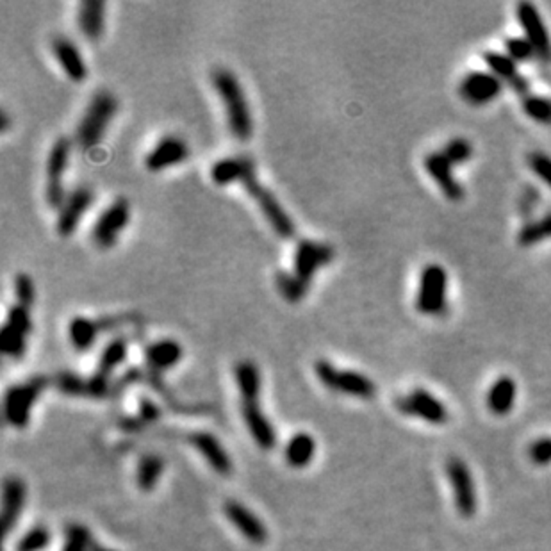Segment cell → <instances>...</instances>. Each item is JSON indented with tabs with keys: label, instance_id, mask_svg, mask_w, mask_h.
<instances>
[{
	"label": "cell",
	"instance_id": "6da1fadb",
	"mask_svg": "<svg viewBox=\"0 0 551 551\" xmlns=\"http://www.w3.org/2000/svg\"><path fill=\"white\" fill-rule=\"evenodd\" d=\"M336 250L332 245L314 239H300L293 253V270L277 271L275 285L282 298L289 303H300L309 293L312 278L322 268L334 261Z\"/></svg>",
	"mask_w": 551,
	"mask_h": 551
},
{
	"label": "cell",
	"instance_id": "7a4b0ae2",
	"mask_svg": "<svg viewBox=\"0 0 551 551\" xmlns=\"http://www.w3.org/2000/svg\"><path fill=\"white\" fill-rule=\"evenodd\" d=\"M211 84L222 100L230 134L239 141H246L252 138V113H250L245 89L238 81V77L227 68H216L211 72Z\"/></svg>",
	"mask_w": 551,
	"mask_h": 551
},
{
	"label": "cell",
	"instance_id": "3957f363",
	"mask_svg": "<svg viewBox=\"0 0 551 551\" xmlns=\"http://www.w3.org/2000/svg\"><path fill=\"white\" fill-rule=\"evenodd\" d=\"M116 111L118 99L107 89H99L92 97L75 131V141L82 152H89L102 143Z\"/></svg>",
	"mask_w": 551,
	"mask_h": 551
},
{
	"label": "cell",
	"instance_id": "277c9868",
	"mask_svg": "<svg viewBox=\"0 0 551 551\" xmlns=\"http://www.w3.org/2000/svg\"><path fill=\"white\" fill-rule=\"evenodd\" d=\"M241 186L245 187V191L250 195V198L256 202L261 214L270 223L271 230L277 234L278 238L289 239L295 236V223L289 218L288 211L282 207L280 202L277 200V197H275L266 186H263V182H261L259 177H257L256 168L250 170V172L243 177Z\"/></svg>",
	"mask_w": 551,
	"mask_h": 551
},
{
	"label": "cell",
	"instance_id": "5b68a950",
	"mask_svg": "<svg viewBox=\"0 0 551 551\" xmlns=\"http://www.w3.org/2000/svg\"><path fill=\"white\" fill-rule=\"evenodd\" d=\"M314 373L327 389L339 391L348 396L368 400L373 398L376 393L375 383L368 376L354 371V369H337L332 362L325 361V359L314 362Z\"/></svg>",
	"mask_w": 551,
	"mask_h": 551
},
{
	"label": "cell",
	"instance_id": "8992f818",
	"mask_svg": "<svg viewBox=\"0 0 551 551\" xmlns=\"http://www.w3.org/2000/svg\"><path fill=\"white\" fill-rule=\"evenodd\" d=\"M448 295V273L441 264L430 263L423 268L420 289L416 296V309L425 316H441L446 312Z\"/></svg>",
	"mask_w": 551,
	"mask_h": 551
},
{
	"label": "cell",
	"instance_id": "52a82bcc",
	"mask_svg": "<svg viewBox=\"0 0 551 551\" xmlns=\"http://www.w3.org/2000/svg\"><path fill=\"white\" fill-rule=\"evenodd\" d=\"M47 378L34 376L23 383H16L8 389L4 396V414L9 425L16 428L27 427L31 420V409L40 395L47 389Z\"/></svg>",
	"mask_w": 551,
	"mask_h": 551
},
{
	"label": "cell",
	"instance_id": "ba28073f",
	"mask_svg": "<svg viewBox=\"0 0 551 551\" xmlns=\"http://www.w3.org/2000/svg\"><path fill=\"white\" fill-rule=\"evenodd\" d=\"M70 150H72V141L65 136L55 139L52 143V148L47 157V182H45V200L50 209L59 211L66 200V191L62 186L65 172L68 168Z\"/></svg>",
	"mask_w": 551,
	"mask_h": 551
},
{
	"label": "cell",
	"instance_id": "9c48e42d",
	"mask_svg": "<svg viewBox=\"0 0 551 551\" xmlns=\"http://www.w3.org/2000/svg\"><path fill=\"white\" fill-rule=\"evenodd\" d=\"M131 222V204L127 198H116L97 218L92 229V241L99 250H109Z\"/></svg>",
	"mask_w": 551,
	"mask_h": 551
},
{
	"label": "cell",
	"instance_id": "30bf717a",
	"mask_svg": "<svg viewBox=\"0 0 551 551\" xmlns=\"http://www.w3.org/2000/svg\"><path fill=\"white\" fill-rule=\"evenodd\" d=\"M446 473H448L449 484H452L455 507L462 518H473L476 514V487L469 467L459 457H449L446 462Z\"/></svg>",
	"mask_w": 551,
	"mask_h": 551
},
{
	"label": "cell",
	"instance_id": "8fae6325",
	"mask_svg": "<svg viewBox=\"0 0 551 551\" xmlns=\"http://www.w3.org/2000/svg\"><path fill=\"white\" fill-rule=\"evenodd\" d=\"M396 409L405 416L420 418L434 425H442L448 421V409L439 402L432 393L425 389H414L413 393L396 398Z\"/></svg>",
	"mask_w": 551,
	"mask_h": 551
},
{
	"label": "cell",
	"instance_id": "7c38bea8",
	"mask_svg": "<svg viewBox=\"0 0 551 551\" xmlns=\"http://www.w3.org/2000/svg\"><path fill=\"white\" fill-rule=\"evenodd\" d=\"M190 157V146L175 134L163 136L145 156V168L152 173L165 172L173 166L182 165Z\"/></svg>",
	"mask_w": 551,
	"mask_h": 551
},
{
	"label": "cell",
	"instance_id": "4fadbf2b",
	"mask_svg": "<svg viewBox=\"0 0 551 551\" xmlns=\"http://www.w3.org/2000/svg\"><path fill=\"white\" fill-rule=\"evenodd\" d=\"M93 200H95V195L88 186H79L66 195V200L59 209L58 222H55V230L61 238H70L72 234H75L77 227L86 211L92 207Z\"/></svg>",
	"mask_w": 551,
	"mask_h": 551
},
{
	"label": "cell",
	"instance_id": "5bb4252c",
	"mask_svg": "<svg viewBox=\"0 0 551 551\" xmlns=\"http://www.w3.org/2000/svg\"><path fill=\"white\" fill-rule=\"evenodd\" d=\"M503 86L494 73L471 72L460 81L459 93L471 106H486L501 93Z\"/></svg>",
	"mask_w": 551,
	"mask_h": 551
},
{
	"label": "cell",
	"instance_id": "9a60e30c",
	"mask_svg": "<svg viewBox=\"0 0 551 551\" xmlns=\"http://www.w3.org/2000/svg\"><path fill=\"white\" fill-rule=\"evenodd\" d=\"M518 20L521 23L523 31H525V38L532 43V47L535 48L537 55H539L542 61L550 62L551 61V40L550 34H547L546 26H544L542 18H540V13L537 11V8L530 2H521L518 6Z\"/></svg>",
	"mask_w": 551,
	"mask_h": 551
},
{
	"label": "cell",
	"instance_id": "2e32d148",
	"mask_svg": "<svg viewBox=\"0 0 551 551\" xmlns=\"http://www.w3.org/2000/svg\"><path fill=\"white\" fill-rule=\"evenodd\" d=\"M52 54H54L55 61L59 62L65 75L68 77L72 82H84L88 79V66H86L84 59H82L81 50L73 43L70 38L66 36H55L52 38Z\"/></svg>",
	"mask_w": 551,
	"mask_h": 551
},
{
	"label": "cell",
	"instance_id": "e0dca14e",
	"mask_svg": "<svg viewBox=\"0 0 551 551\" xmlns=\"http://www.w3.org/2000/svg\"><path fill=\"white\" fill-rule=\"evenodd\" d=\"M118 322H120V320L114 318L93 320L86 318V316H73L68 322L70 344H72L77 351L92 350L99 334H102L106 329H113Z\"/></svg>",
	"mask_w": 551,
	"mask_h": 551
},
{
	"label": "cell",
	"instance_id": "ac0fdd59",
	"mask_svg": "<svg viewBox=\"0 0 551 551\" xmlns=\"http://www.w3.org/2000/svg\"><path fill=\"white\" fill-rule=\"evenodd\" d=\"M425 170H427L428 175L434 179V182L437 184L439 190L442 191L448 200L452 202H460L464 198V187L460 186L459 180L453 177L452 172V163L442 156V152H432L425 157Z\"/></svg>",
	"mask_w": 551,
	"mask_h": 551
},
{
	"label": "cell",
	"instance_id": "d6986e66",
	"mask_svg": "<svg viewBox=\"0 0 551 551\" xmlns=\"http://www.w3.org/2000/svg\"><path fill=\"white\" fill-rule=\"evenodd\" d=\"M241 413L249 432L256 439L257 444L263 449H271L277 444V434H275L273 425L264 416L263 409L259 405V398L241 400Z\"/></svg>",
	"mask_w": 551,
	"mask_h": 551
},
{
	"label": "cell",
	"instance_id": "ffe728a7",
	"mask_svg": "<svg viewBox=\"0 0 551 551\" xmlns=\"http://www.w3.org/2000/svg\"><path fill=\"white\" fill-rule=\"evenodd\" d=\"M225 515L229 518V521L232 523L250 542L253 544H263L266 542L268 539V532L266 526L263 525L259 518L253 514L252 511L245 507V505L238 503V501H227L225 507Z\"/></svg>",
	"mask_w": 551,
	"mask_h": 551
},
{
	"label": "cell",
	"instance_id": "44dd1931",
	"mask_svg": "<svg viewBox=\"0 0 551 551\" xmlns=\"http://www.w3.org/2000/svg\"><path fill=\"white\" fill-rule=\"evenodd\" d=\"M253 168H256V163L250 156H230L216 161L211 166L209 177L216 186L225 187L230 184H241L243 177Z\"/></svg>",
	"mask_w": 551,
	"mask_h": 551
},
{
	"label": "cell",
	"instance_id": "7402d4cb",
	"mask_svg": "<svg viewBox=\"0 0 551 551\" xmlns=\"http://www.w3.org/2000/svg\"><path fill=\"white\" fill-rule=\"evenodd\" d=\"M77 26L82 36L97 41L106 29V2L104 0H82L77 13Z\"/></svg>",
	"mask_w": 551,
	"mask_h": 551
},
{
	"label": "cell",
	"instance_id": "603a6c76",
	"mask_svg": "<svg viewBox=\"0 0 551 551\" xmlns=\"http://www.w3.org/2000/svg\"><path fill=\"white\" fill-rule=\"evenodd\" d=\"M26 503V484L20 479H8L4 482V493H2V530L4 533L11 532L16 525Z\"/></svg>",
	"mask_w": 551,
	"mask_h": 551
},
{
	"label": "cell",
	"instance_id": "cb8c5ba5",
	"mask_svg": "<svg viewBox=\"0 0 551 551\" xmlns=\"http://www.w3.org/2000/svg\"><path fill=\"white\" fill-rule=\"evenodd\" d=\"M482 58L484 61H486V65L491 68V72H493L500 81L507 82L514 92H528V81L518 72V65H515V61H512L508 55L500 54V52H484Z\"/></svg>",
	"mask_w": 551,
	"mask_h": 551
},
{
	"label": "cell",
	"instance_id": "d4e9b609",
	"mask_svg": "<svg viewBox=\"0 0 551 551\" xmlns=\"http://www.w3.org/2000/svg\"><path fill=\"white\" fill-rule=\"evenodd\" d=\"M190 442L205 457V460L218 471L219 475H230L232 460L214 435L207 434V432H195L191 434Z\"/></svg>",
	"mask_w": 551,
	"mask_h": 551
},
{
	"label": "cell",
	"instance_id": "484cf974",
	"mask_svg": "<svg viewBox=\"0 0 551 551\" xmlns=\"http://www.w3.org/2000/svg\"><path fill=\"white\" fill-rule=\"evenodd\" d=\"M182 359V347L175 339H159L145 348V361L152 371L159 373L177 366Z\"/></svg>",
	"mask_w": 551,
	"mask_h": 551
},
{
	"label": "cell",
	"instance_id": "4316f807",
	"mask_svg": "<svg viewBox=\"0 0 551 551\" xmlns=\"http://www.w3.org/2000/svg\"><path fill=\"white\" fill-rule=\"evenodd\" d=\"M515 395H518V386L515 380L511 376L503 375L491 386L487 393V407L496 416H507L515 403Z\"/></svg>",
	"mask_w": 551,
	"mask_h": 551
},
{
	"label": "cell",
	"instance_id": "83f0119b",
	"mask_svg": "<svg viewBox=\"0 0 551 551\" xmlns=\"http://www.w3.org/2000/svg\"><path fill=\"white\" fill-rule=\"evenodd\" d=\"M234 378L238 386L241 400L259 398L261 395V373L252 361H241L234 368Z\"/></svg>",
	"mask_w": 551,
	"mask_h": 551
},
{
	"label": "cell",
	"instance_id": "f1b7e54d",
	"mask_svg": "<svg viewBox=\"0 0 551 551\" xmlns=\"http://www.w3.org/2000/svg\"><path fill=\"white\" fill-rule=\"evenodd\" d=\"M316 452V441L309 434H296L285 446V460L293 467H305Z\"/></svg>",
	"mask_w": 551,
	"mask_h": 551
},
{
	"label": "cell",
	"instance_id": "f546056e",
	"mask_svg": "<svg viewBox=\"0 0 551 551\" xmlns=\"http://www.w3.org/2000/svg\"><path fill=\"white\" fill-rule=\"evenodd\" d=\"M129 351V344L124 337H116L111 343H107L104 347L102 354H100L99 359V368H97V373L102 376H107L109 378L111 373L125 361Z\"/></svg>",
	"mask_w": 551,
	"mask_h": 551
},
{
	"label": "cell",
	"instance_id": "4dcf8cb0",
	"mask_svg": "<svg viewBox=\"0 0 551 551\" xmlns=\"http://www.w3.org/2000/svg\"><path fill=\"white\" fill-rule=\"evenodd\" d=\"M551 238V212H547L542 218L530 222L519 230L518 243L521 246H535L539 243L546 241Z\"/></svg>",
	"mask_w": 551,
	"mask_h": 551
},
{
	"label": "cell",
	"instance_id": "1f68e13d",
	"mask_svg": "<svg viewBox=\"0 0 551 551\" xmlns=\"http://www.w3.org/2000/svg\"><path fill=\"white\" fill-rule=\"evenodd\" d=\"M163 473V460L156 455L143 457L138 467V486L141 491H152Z\"/></svg>",
	"mask_w": 551,
	"mask_h": 551
},
{
	"label": "cell",
	"instance_id": "d6a6232c",
	"mask_svg": "<svg viewBox=\"0 0 551 551\" xmlns=\"http://www.w3.org/2000/svg\"><path fill=\"white\" fill-rule=\"evenodd\" d=\"M27 350V336L26 334L18 332L16 329L9 325H2L0 330V351L6 355V357L11 359H20Z\"/></svg>",
	"mask_w": 551,
	"mask_h": 551
},
{
	"label": "cell",
	"instance_id": "836d02e7",
	"mask_svg": "<svg viewBox=\"0 0 551 551\" xmlns=\"http://www.w3.org/2000/svg\"><path fill=\"white\" fill-rule=\"evenodd\" d=\"M523 111L537 124H551V100L546 97L528 95L523 99Z\"/></svg>",
	"mask_w": 551,
	"mask_h": 551
},
{
	"label": "cell",
	"instance_id": "e575fe53",
	"mask_svg": "<svg viewBox=\"0 0 551 551\" xmlns=\"http://www.w3.org/2000/svg\"><path fill=\"white\" fill-rule=\"evenodd\" d=\"M441 152L452 165H464L473 156V145L466 138H453L446 143Z\"/></svg>",
	"mask_w": 551,
	"mask_h": 551
},
{
	"label": "cell",
	"instance_id": "d590c367",
	"mask_svg": "<svg viewBox=\"0 0 551 551\" xmlns=\"http://www.w3.org/2000/svg\"><path fill=\"white\" fill-rule=\"evenodd\" d=\"M13 291H15L16 303L33 309L34 298H36V289H34L33 278L27 273H16L13 278Z\"/></svg>",
	"mask_w": 551,
	"mask_h": 551
},
{
	"label": "cell",
	"instance_id": "8d00e7d4",
	"mask_svg": "<svg viewBox=\"0 0 551 551\" xmlns=\"http://www.w3.org/2000/svg\"><path fill=\"white\" fill-rule=\"evenodd\" d=\"M6 325L13 327L18 332L26 334L27 337L31 336V330H33V318H31V309L29 307H23L20 303H15V305L9 309L8 318H6Z\"/></svg>",
	"mask_w": 551,
	"mask_h": 551
},
{
	"label": "cell",
	"instance_id": "74e56055",
	"mask_svg": "<svg viewBox=\"0 0 551 551\" xmlns=\"http://www.w3.org/2000/svg\"><path fill=\"white\" fill-rule=\"evenodd\" d=\"M505 48H507V55L515 62H525L533 59V55H537L535 48L532 47L526 38H508L505 41Z\"/></svg>",
	"mask_w": 551,
	"mask_h": 551
},
{
	"label": "cell",
	"instance_id": "f35d334b",
	"mask_svg": "<svg viewBox=\"0 0 551 551\" xmlns=\"http://www.w3.org/2000/svg\"><path fill=\"white\" fill-rule=\"evenodd\" d=\"M50 542V533H48L47 528L43 526H38V528L31 530L29 533L20 539L18 546H16V551H41L43 547L48 546Z\"/></svg>",
	"mask_w": 551,
	"mask_h": 551
},
{
	"label": "cell",
	"instance_id": "ab89813d",
	"mask_svg": "<svg viewBox=\"0 0 551 551\" xmlns=\"http://www.w3.org/2000/svg\"><path fill=\"white\" fill-rule=\"evenodd\" d=\"M55 382L65 395L88 396V380H82L81 376L73 375V373H59Z\"/></svg>",
	"mask_w": 551,
	"mask_h": 551
},
{
	"label": "cell",
	"instance_id": "60d3db41",
	"mask_svg": "<svg viewBox=\"0 0 551 551\" xmlns=\"http://www.w3.org/2000/svg\"><path fill=\"white\" fill-rule=\"evenodd\" d=\"M528 165L532 172L551 190V157L542 152H532L528 156Z\"/></svg>",
	"mask_w": 551,
	"mask_h": 551
},
{
	"label": "cell",
	"instance_id": "b9f144b4",
	"mask_svg": "<svg viewBox=\"0 0 551 551\" xmlns=\"http://www.w3.org/2000/svg\"><path fill=\"white\" fill-rule=\"evenodd\" d=\"M89 533L82 526H70L66 533V544L62 551H88Z\"/></svg>",
	"mask_w": 551,
	"mask_h": 551
},
{
	"label": "cell",
	"instance_id": "7bdbcfd3",
	"mask_svg": "<svg viewBox=\"0 0 551 551\" xmlns=\"http://www.w3.org/2000/svg\"><path fill=\"white\" fill-rule=\"evenodd\" d=\"M528 457L537 466H546L551 462V437H540L530 444Z\"/></svg>",
	"mask_w": 551,
	"mask_h": 551
},
{
	"label": "cell",
	"instance_id": "ee69618b",
	"mask_svg": "<svg viewBox=\"0 0 551 551\" xmlns=\"http://www.w3.org/2000/svg\"><path fill=\"white\" fill-rule=\"evenodd\" d=\"M537 202H539V193H537L535 187L528 186L525 190V193H523L521 200H519V211L523 212V216L532 214V211H533V207L537 205Z\"/></svg>",
	"mask_w": 551,
	"mask_h": 551
},
{
	"label": "cell",
	"instance_id": "f6af8a7d",
	"mask_svg": "<svg viewBox=\"0 0 551 551\" xmlns=\"http://www.w3.org/2000/svg\"><path fill=\"white\" fill-rule=\"evenodd\" d=\"M157 416H159V409H157V405H153L152 402L145 400V402L141 403V418L143 420L152 421V420H156Z\"/></svg>",
	"mask_w": 551,
	"mask_h": 551
},
{
	"label": "cell",
	"instance_id": "bcb514c9",
	"mask_svg": "<svg viewBox=\"0 0 551 551\" xmlns=\"http://www.w3.org/2000/svg\"><path fill=\"white\" fill-rule=\"evenodd\" d=\"M0 120H2V125H0V129H2V131H8L9 114L6 113V111H2V114H0Z\"/></svg>",
	"mask_w": 551,
	"mask_h": 551
},
{
	"label": "cell",
	"instance_id": "7dc6e473",
	"mask_svg": "<svg viewBox=\"0 0 551 551\" xmlns=\"http://www.w3.org/2000/svg\"><path fill=\"white\" fill-rule=\"evenodd\" d=\"M92 551H111V550H106V547H100V546H93Z\"/></svg>",
	"mask_w": 551,
	"mask_h": 551
}]
</instances>
